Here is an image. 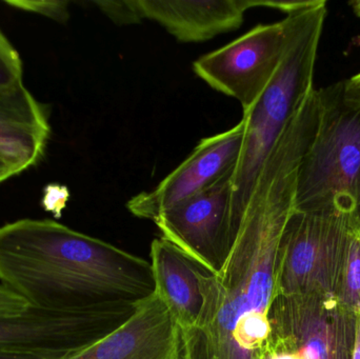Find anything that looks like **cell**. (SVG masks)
I'll list each match as a JSON object with an SVG mask.
<instances>
[{"mask_svg":"<svg viewBox=\"0 0 360 359\" xmlns=\"http://www.w3.org/2000/svg\"><path fill=\"white\" fill-rule=\"evenodd\" d=\"M269 156L240 221L229 226L218 269L207 273L195 266L202 309L195 326L180 333L181 359H262L300 164V156L285 148Z\"/></svg>","mask_w":360,"mask_h":359,"instance_id":"1","label":"cell"},{"mask_svg":"<svg viewBox=\"0 0 360 359\" xmlns=\"http://www.w3.org/2000/svg\"><path fill=\"white\" fill-rule=\"evenodd\" d=\"M0 282L46 311H84L154 293L150 261L52 219L0 226Z\"/></svg>","mask_w":360,"mask_h":359,"instance_id":"2","label":"cell"},{"mask_svg":"<svg viewBox=\"0 0 360 359\" xmlns=\"http://www.w3.org/2000/svg\"><path fill=\"white\" fill-rule=\"evenodd\" d=\"M327 13L323 0L300 1L287 13L289 35L281 63L258 100L243 113L245 137L233 175L230 226L238 225L266 158L314 89L315 63Z\"/></svg>","mask_w":360,"mask_h":359,"instance_id":"3","label":"cell"},{"mask_svg":"<svg viewBox=\"0 0 360 359\" xmlns=\"http://www.w3.org/2000/svg\"><path fill=\"white\" fill-rule=\"evenodd\" d=\"M319 119L298 169L300 212H340L360 231V103L345 93L344 80L319 89Z\"/></svg>","mask_w":360,"mask_h":359,"instance_id":"4","label":"cell"},{"mask_svg":"<svg viewBox=\"0 0 360 359\" xmlns=\"http://www.w3.org/2000/svg\"><path fill=\"white\" fill-rule=\"evenodd\" d=\"M350 219L294 209L283 232L277 294L333 295L348 249Z\"/></svg>","mask_w":360,"mask_h":359,"instance_id":"5","label":"cell"},{"mask_svg":"<svg viewBox=\"0 0 360 359\" xmlns=\"http://www.w3.org/2000/svg\"><path fill=\"white\" fill-rule=\"evenodd\" d=\"M269 320L266 351L297 359H353L356 315L333 295L277 294Z\"/></svg>","mask_w":360,"mask_h":359,"instance_id":"6","label":"cell"},{"mask_svg":"<svg viewBox=\"0 0 360 359\" xmlns=\"http://www.w3.org/2000/svg\"><path fill=\"white\" fill-rule=\"evenodd\" d=\"M137 301H115L84 311H46L0 318V355L33 354L63 359L124 324Z\"/></svg>","mask_w":360,"mask_h":359,"instance_id":"7","label":"cell"},{"mask_svg":"<svg viewBox=\"0 0 360 359\" xmlns=\"http://www.w3.org/2000/svg\"><path fill=\"white\" fill-rule=\"evenodd\" d=\"M289 25H259L193 63V71L212 89L233 97L247 113L272 79L287 46Z\"/></svg>","mask_w":360,"mask_h":359,"instance_id":"8","label":"cell"},{"mask_svg":"<svg viewBox=\"0 0 360 359\" xmlns=\"http://www.w3.org/2000/svg\"><path fill=\"white\" fill-rule=\"evenodd\" d=\"M245 137V122L203 138L191 155L155 189L131 198L127 208L134 216L155 221L173 207L201 193L235 171Z\"/></svg>","mask_w":360,"mask_h":359,"instance_id":"9","label":"cell"},{"mask_svg":"<svg viewBox=\"0 0 360 359\" xmlns=\"http://www.w3.org/2000/svg\"><path fill=\"white\" fill-rule=\"evenodd\" d=\"M231 171L209 189L180 202L154 221L162 237L201 271L218 269L219 252L230 221L233 193Z\"/></svg>","mask_w":360,"mask_h":359,"instance_id":"10","label":"cell"},{"mask_svg":"<svg viewBox=\"0 0 360 359\" xmlns=\"http://www.w3.org/2000/svg\"><path fill=\"white\" fill-rule=\"evenodd\" d=\"M63 359H181L179 328L153 293L115 330Z\"/></svg>","mask_w":360,"mask_h":359,"instance_id":"11","label":"cell"},{"mask_svg":"<svg viewBox=\"0 0 360 359\" xmlns=\"http://www.w3.org/2000/svg\"><path fill=\"white\" fill-rule=\"evenodd\" d=\"M141 21H155L181 42H202L238 29L260 0H132Z\"/></svg>","mask_w":360,"mask_h":359,"instance_id":"12","label":"cell"},{"mask_svg":"<svg viewBox=\"0 0 360 359\" xmlns=\"http://www.w3.org/2000/svg\"><path fill=\"white\" fill-rule=\"evenodd\" d=\"M50 137L48 105L25 86L0 96V155L17 175L44 158Z\"/></svg>","mask_w":360,"mask_h":359,"instance_id":"13","label":"cell"},{"mask_svg":"<svg viewBox=\"0 0 360 359\" xmlns=\"http://www.w3.org/2000/svg\"><path fill=\"white\" fill-rule=\"evenodd\" d=\"M150 265L154 293L170 312L180 333L190 330L198 320L203 303L194 263L160 237L152 242Z\"/></svg>","mask_w":360,"mask_h":359,"instance_id":"14","label":"cell"},{"mask_svg":"<svg viewBox=\"0 0 360 359\" xmlns=\"http://www.w3.org/2000/svg\"><path fill=\"white\" fill-rule=\"evenodd\" d=\"M334 296L356 315L360 312V231L351 228L348 249Z\"/></svg>","mask_w":360,"mask_h":359,"instance_id":"15","label":"cell"},{"mask_svg":"<svg viewBox=\"0 0 360 359\" xmlns=\"http://www.w3.org/2000/svg\"><path fill=\"white\" fill-rule=\"evenodd\" d=\"M22 86L25 84L20 55L0 29V96Z\"/></svg>","mask_w":360,"mask_h":359,"instance_id":"16","label":"cell"},{"mask_svg":"<svg viewBox=\"0 0 360 359\" xmlns=\"http://www.w3.org/2000/svg\"><path fill=\"white\" fill-rule=\"evenodd\" d=\"M4 4H8L17 10L34 13L40 16L46 17L59 23H65L70 18L69 1L60 0H6Z\"/></svg>","mask_w":360,"mask_h":359,"instance_id":"17","label":"cell"},{"mask_svg":"<svg viewBox=\"0 0 360 359\" xmlns=\"http://www.w3.org/2000/svg\"><path fill=\"white\" fill-rule=\"evenodd\" d=\"M99 10L107 15L112 21L117 25H136L141 22L139 15L136 14L132 0H122V1H95Z\"/></svg>","mask_w":360,"mask_h":359,"instance_id":"18","label":"cell"},{"mask_svg":"<svg viewBox=\"0 0 360 359\" xmlns=\"http://www.w3.org/2000/svg\"><path fill=\"white\" fill-rule=\"evenodd\" d=\"M69 200L70 191L65 185L50 183L44 188L40 204L46 212L51 213L55 218L58 219L67 208Z\"/></svg>","mask_w":360,"mask_h":359,"instance_id":"19","label":"cell"},{"mask_svg":"<svg viewBox=\"0 0 360 359\" xmlns=\"http://www.w3.org/2000/svg\"><path fill=\"white\" fill-rule=\"evenodd\" d=\"M30 307L31 306L25 299L0 284V318L20 315L27 312Z\"/></svg>","mask_w":360,"mask_h":359,"instance_id":"20","label":"cell"},{"mask_svg":"<svg viewBox=\"0 0 360 359\" xmlns=\"http://www.w3.org/2000/svg\"><path fill=\"white\" fill-rule=\"evenodd\" d=\"M345 93L351 100L360 103V73L344 80Z\"/></svg>","mask_w":360,"mask_h":359,"instance_id":"21","label":"cell"},{"mask_svg":"<svg viewBox=\"0 0 360 359\" xmlns=\"http://www.w3.org/2000/svg\"><path fill=\"white\" fill-rule=\"evenodd\" d=\"M16 172L14 169L12 168L10 164L6 162V158L2 157L0 155V181L4 183L6 179L11 178V177L15 176Z\"/></svg>","mask_w":360,"mask_h":359,"instance_id":"22","label":"cell"},{"mask_svg":"<svg viewBox=\"0 0 360 359\" xmlns=\"http://www.w3.org/2000/svg\"><path fill=\"white\" fill-rule=\"evenodd\" d=\"M0 359H58L52 356L33 355V354H4Z\"/></svg>","mask_w":360,"mask_h":359,"instance_id":"23","label":"cell"},{"mask_svg":"<svg viewBox=\"0 0 360 359\" xmlns=\"http://www.w3.org/2000/svg\"><path fill=\"white\" fill-rule=\"evenodd\" d=\"M353 359H360V312L356 314V339Z\"/></svg>","mask_w":360,"mask_h":359,"instance_id":"24","label":"cell"},{"mask_svg":"<svg viewBox=\"0 0 360 359\" xmlns=\"http://www.w3.org/2000/svg\"><path fill=\"white\" fill-rule=\"evenodd\" d=\"M349 4H350L353 12L355 13V15L359 16L360 18V0H355V1L349 2Z\"/></svg>","mask_w":360,"mask_h":359,"instance_id":"25","label":"cell"},{"mask_svg":"<svg viewBox=\"0 0 360 359\" xmlns=\"http://www.w3.org/2000/svg\"><path fill=\"white\" fill-rule=\"evenodd\" d=\"M0 183H1V181H0Z\"/></svg>","mask_w":360,"mask_h":359,"instance_id":"26","label":"cell"}]
</instances>
